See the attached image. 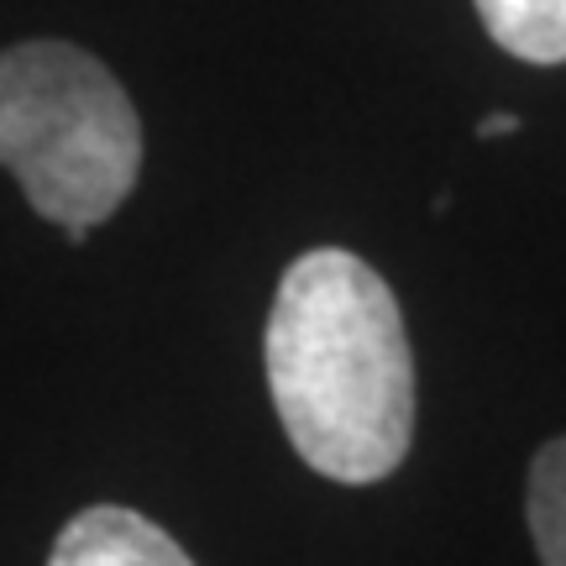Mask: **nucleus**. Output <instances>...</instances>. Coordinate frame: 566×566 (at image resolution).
<instances>
[{"mask_svg":"<svg viewBox=\"0 0 566 566\" xmlns=\"http://www.w3.org/2000/svg\"><path fill=\"white\" fill-rule=\"evenodd\" d=\"M273 409L304 467L331 483H384L415 436V357L384 273L315 247L289 263L268 310Z\"/></svg>","mask_w":566,"mask_h":566,"instance_id":"obj_1","label":"nucleus"},{"mask_svg":"<svg viewBox=\"0 0 566 566\" xmlns=\"http://www.w3.org/2000/svg\"><path fill=\"white\" fill-rule=\"evenodd\" d=\"M0 168L42 221L90 231L111 221L142 174V122L122 80L74 42L0 53Z\"/></svg>","mask_w":566,"mask_h":566,"instance_id":"obj_2","label":"nucleus"},{"mask_svg":"<svg viewBox=\"0 0 566 566\" xmlns=\"http://www.w3.org/2000/svg\"><path fill=\"white\" fill-rule=\"evenodd\" d=\"M48 566H195V562H189V551L163 525H153L147 514L116 509V504H95L59 530Z\"/></svg>","mask_w":566,"mask_h":566,"instance_id":"obj_3","label":"nucleus"},{"mask_svg":"<svg viewBox=\"0 0 566 566\" xmlns=\"http://www.w3.org/2000/svg\"><path fill=\"white\" fill-rule=\"evenodd\" d=\"M488 38L525 63H566V0H472Z\"/></svg>","mask_w":566,"mask_h":566,"instance_id":"obj_4","label":"nucleus"},{"mask_svg":"<svg viewBox=\"0 0 566 566\" xmlns=\"http://www.w3.org/2000/svg\"><path fill=\"white\" fill-rule=\"evenodd\" d=\"M525 520L530 541L541 551V566H566V436L546 441L530 462Z\"/></svg>","mask_w":566,"mask_h":566,"instance_id":"obj_5","label":"nucleus"},{"mask_svg":"<svg viewBox=\"0 0 566 566\" xmlns=\"http://www.w3.org/2000/svg\"><path fill=\"white\" fill-rule=\"evenodd\" d=\"M509 132H520V116H514V111H493V116H483V122H478V137H509Z\"/></svg>","mask_w":566,"mask_h":566,"instance_id":"obj_6","label":"nucleus"}]
</instances>
